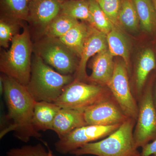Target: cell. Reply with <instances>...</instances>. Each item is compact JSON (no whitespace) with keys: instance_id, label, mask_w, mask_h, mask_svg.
Returning a JSON list of instances; mask_svg holds the SVG:
<instances>
[{"instance_id":"6da1fadb","label":"cell","mask_w":156,"mask_h":156,"mask_svg":"<svg viewBox=\"0 0 156 156\" xmlns=\"http://www.w3.org/2000/svg\"><path fill=\"white\" fill-rule=\"evenodd\" d=\"M1 77L8 113L5 119L7 124L1 131L0 138L11 131H14L17 139L24 142H28L32 137L41 138L42 134L35 130L33 124L36 101L26 86L3 74Z\"/></svg>"},{"instance_id":"7a4b0ae2","label":"cell","mask_w":156,"mask_h":156,"mask_svg":"<svg viewBox=\"0 0 156 156\" xmlns=\"http://www.w3.org/2000/svg\"><path fill=\"white\" fill-rule=\"evenodd\" d=\"M74 79L72 75H64L54 70L35 54L30 79L26 87L36 101L55 103Z\"/></svg>"},{"instance_id":"3957f363","label":"cell","mask_w":156,"mask_h":156,"mask_svg":"<svg viewBox=\"0 0 156 156\" xmlns=\"http://www.w3.org/2000/svg\"><path fill=\"white\" fill-rule=\"evenodd\" d=\"M136 122V120L129 118L105 139L87 144L69 154L76 156H140L134 138Z\"/></svg>"},{"instance_id":"277c9868","label":"cell","mask_w":156,"mask_h":156,"mask_svg":"<svg viewBox=\"0 0 156 156\" xmlns=\"http://www.w3.org/2000/svg\"><path fill=\"white\" fill-rule=\"evenodd\" d=\"M33 51L29 30L23 27V32L12 39L9 50L1 53V72L26 86L30 78Z\"/></svg>"},{"instance_id":"5b68a950","label":"cell","mask_w":156,"mask_h":156,"mask_svg":"<svg viewBox=\"0 0 156 156\" xmlns=\"http://www.w3.org/2000/svg\"><path fill=\"white\" fill-rule=\"evenodd\" d=\"M104 87L74 79L65 87L55 103L61 108L84 112L88 108L112 97Z\"/></svg>"},{"instance_id":"8992f818","label":"cell","mask_w":156,"mask_h":156,"mask_svg":"<svg viewBox=\"0 0 156 156\" xmlns=\"http://www.w3.org/2000/svg\"><path fill=\"white\" fill-rule=\"evenodd\" d=\"M33 50L46 64L61 74L72 75L78 69V56L59 39L44 37L33 45Z\"/></svg>"},{"instance_id":"52a82bcc","label":"cell","mask_w":156,"mask_h":156,"mask_svg":"<svg viewBox=\"0 0 156 156\" xmlns=\"http://www.w3.org/2000/svg\"><path fill=\"white\" fill-rule=\"evenodd\" d=\"M134 131V138L137 148L156 139V108L152 86L144 90L139 100L138 113Z\"/></svg>"},{"instance_id":"ba28073f","label":"cell","mask_w":156,"mask_h":156,"mask_svg":"<svg viewBox=\"0 0 156 156\" xmlns=\"http://www.w3.org/2000/svg\"><path fill=\"white\" fill-rule=\"evenodd\" d=\"M107 87L125 115L136 121L138 105L130 89L128 68L125 62H115L113 75Z\"/></svg>"},{"instance_id":"9c48e42d","label":"cell","mask_w":156,"mask_h":156,"mask_svg":"<svg viewBox=\"0 0 156 156\" xmlns=\"http://www.w3.org/2000/svg\"><path fill=\"white\" fill-rule=\"evenodd\" d=\"M121 125L110 126L86 125L80 127L56 142V151L62 154L70 153L87 144L108 136Z\"/></svg>"},{"instance_id":"30bf717a","label":"cell","mask_w":156,"mask_h":156,"mask_svg":"<svg viewBox=\"0 0 156 156\" xmlns=\"http://www.w3.org/2000/svg\"><path fill=\"white\" fill-rule=\"evenodd\" d=\"M84 115L87 125L100 126L121 125L129 119L113 96L88 108Z\"/></svg>"},{"instance_id":"8fae6325","label":"cell","mask_w":156,"mask_h":156,"mask_svg":"<svg viewBox=\"0 0 156 156\" xmlns=\"http://www.w3.org/2000/svg\"><path fill=\"white\" fill-rule=\"evenodd\" d=\"M64 0H31L28 21L40 36L59 14L62 3Z\"/></svg>"},{"instance_id":"7c38bea8","label":"cell","mask_w":156,"mask_h":156,"mask_svg":"<svg viewBox=\"0 0 156 156\" xmlns=\"http://www.w3.org/2000/svg\"><path fill=\"white\" fill-rule=\"evenodd\" d=\"M108 49L107 36L92 26L90 32L84 44L78 69L75 73V80L85 82L89 76L86 72L87 63L92 56Z\"/></svg>"},{"instance_id":"4fadbf2b","label":"cell","mask_w":156,"mask_h":156,"mask_svg":"<svg viewBox=\"0 0 156 156\" xmlns=\"http://www.w3.org/2000/svg\"><path fill=\"white\" fill-rule=\"evenodd\" d=\"M86 125L84 112L61 108L53 121L52 130L61 139L75 129Z\"/></svg>"},{"instance_id":"5bb4252c","label":"cell","mask_w":156,"mask_h":156,"mask_svg":"<svg viewBox=\"0 0 156 156\" xmlns=\"http://www.w3.org/2000/svg\"><path fill=\"white\" fill-rule=\"evenodd\" d=\"M113 56L108 49L96 54L92 62V72L88 81L101 86H107L115 69Z\"/></svg>"},{"instance_id":"9a60e30c","label":"cell","mask_w":156,"mask_h":156,"mask_svg":"<svg viewBox=\"0 0 156 156\" xmlns=\"http://www.w3.org/2000/svg\"><path fill=\"white\" fill-rule=\"evenodd\" d=\"M61 108L52 102L36 101L34 107L33 124L37 131L52 130L53 121Z\"/></svg>"},{"instance_id":"2e32d148","label":"cell","mask_w":156,"mask_h":156,"mask_svg":"<svg viewBox=\"0 0 156 156\" xmlns=\"http://www.w3.org/2000/svg\"><path fill=\"white\" fill-rule=\"evenodd\" d=\"M156 67L154 54L151 49L144 50L140 57L135 73V98L139 100L151 72Z\"/></svg>"},{"instance_id":"e0dca14e","label":"cell","mask_w":156,"mask_h":156,"mask_svg":"<svg viewBox=\"0 0 156 156\" xmlns=\"http://www.w3.org/2000/svg\"><path fill=\"white\" fill-rule=\"evenodd\" d=\"M90 26L84 23L79 22L59 40L69 49L80 58L84 44L89 35Z\"/></svg>"},{"instance_id":"ac0fdd59","label":"cell","mask_w":156,"mask_h":156,"mask_svg":"<svg viewBox=\"0 0 156 156\" xmlns=\"http://www.w3.org/2000/svg\"><path fill=\"white\" fill-rule=\"evenodd\" d=\"M144 30L151 33L156 29V11L153 0H133Z\"/></svg>"},{"instance_id":"d6986e66","label":"cell","mask_w":156,"mask_h":156,"mask_svg":"<svg viewBox=\"0 0 156 156\" xmlns=\"http://www.w3.org/2000/svg\"><path fill=\"white\" fill-rule=\"evenodd\" d=\"M31 0H0L1 15L19 20L28 21Z\"/></svg>"},{"instance_id":"ffe728a7","label":"cell","mask_w":156,"mask_h":156,"mask_svg":"<svg viewBox=\"0 0 156 156\" xmlns=\"http://www.w3.org/2000/svg\"><path fill=\"white\" fill-rule=\"evenodd\" d=\"M106 36L109 51L113 56L122 57L128 69L129 48L126 37L115 26Z\"/></svg>"},{"instance_id":"44dd1931","label":"cell","mask_w":156,"mask_h":156,"mask_svg":"<svg viewBox=\"0 0 156 156\" xmlns=\"http://www.w3.org/2000/svg\"><path fill=\"white\" fill-rule=\"evenodd\" d=\"M60 13L89 23L91 21L89 0H64Z\"/></svg>"},{"instance_id":"7402d4cb","label":"cell","mask_w":156,"mask_h":156,"mask_svg":"<svg viewBox=\"0 0 156 156\" xmlns=\"http://www.w3.org/2000/svg\"><path fill=\"white\" fill-rule=\"evenodd\" d=\"M79 22L77 20L59 13L48 26L42 37L59 38Z\"/></svg>"},{"instance_id":"603a6c76","label":"cell","mask_w":156,"mask_h":156,"mask_svg":"<svg viewBox=\"0 0 156 156\" xmlns=\"http://www.w3.org/2000/svg\"><path fill=\"white\" fill-rule=\"evenodd\" d=\"M119 23L130 31H137L139 19L133 0H122L119 13Z\"/></svg>"},{"instance_id":"cb8c5ba5","label":"cell","mask_w":156,"mask_h":156,"mask_svg":"<svg viewBox=\"0 0 156 156\" xmlns=\"http://www.w3.org/2000/svg\"><path fill=\"white\" fill-rule=\"evenodd\" d=\"M91 21L89 24L102 33L108 34L115 26L95 0H89Z\"/></svg>"},{"instance_id":"d4e9b609","label":"cell","mask_w":156,"mask_h":156,"mask_svg":"<svg viewBox=\"0 0 156 156\" xmlns=\"http://www.w3.org/2000/svg\"><path fill=\"white\" fill-rule=\"evenodd\" d=\"M22 21L1 15L0 19V46L9 48V43L18 34Z\"/></svg>"},{"instance_id":"484cf974","label":"cell","mask_w":156,"mask_h":156,"mask_svg":"<svg viewBox=\"0 0 156 156\" xmlns=\"http://www.w3.org/2000/svg\"><path fill=\"white\" fill-rule=\"evenodd\" d=\"M7 155L8 156H54L51 151L49 150L47 151L41 144L13 148L7 152Z\"/></svg>"},{"instance_id":"4316f807","label":"cell","mask_w":156,"mask_h":156,"mask_svg":"<svg viewBox=\"0 0 156 156\" xmlns=\"http://www.w3.org/2000/svg\"><path fill=\"white\" fill-rule=\"evenodd\" d=\"M101 9L115 26H119V13L121 8V0H95Z\"/></svg>"},{"instance_id":"83f0119b","label":"cell","mask_w":156,"mask_h":156,"mask_svg":"<svg viewBox=\"0 0 156 156\" xmlns=\"http://www.w3.org/2000/svg\"><path fill=\"white\" fill-rule=\"evenodd\" d=\"M142 148L140 156H156V139Z\"/></svg>"},{"instance_id":"f1b7e54d","label":"cell","mask_w":156,"mask_h":156,"mask_svg":"<svg viewBox=\"0 0 156 156\" xmlns=\"http://www.w3.org/2000/svg\"><path fill=\"white\" fill-rule=\"evenodd\" d=\"M0 90H1V94H3L4 93V84L2 79V77H0Z\"/></svg>"},{"instance_id":"f546056e","label":"cell","mask_w":156,"mask_h":156,"mask_svg":"<svg viewBox=\"0 0 156 156\" xmlns=\"http://www.w3.org/2000/svg\"><path fill=\"white\" fill-rule=\"evenodd\" d=\"M153 96L154 102L156 108V88L155 91L154 92L153 91Z\"/></svg>"},{"instance_id":"4dcf8cb0","label":"cell","mask_w":156,"mask_h":156,"mask_svg":"<svg viewBox=\"0 0 156 156\" xmlns=\"http://www.w3.org/2000/svg\"><path fill=\"white\" fill-rule=\"evenodd\" d=\"M153 2L154 6L156 11V0H153Z\"/></svg>"}]
</instances>
